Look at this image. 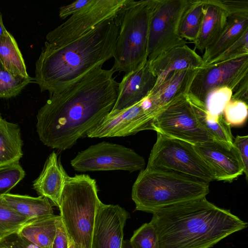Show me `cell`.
<instances>
[{
	"instance_id": "cell-42",
	"label": "cell",
	"mask_w": 248,
	"mask_h": 248,
	"mask_svg": "<svg viewBox=\"0 0 248 248\" xmlns=\"http://www.w3.org/2000/svg\"><path fill=\"white\" fill-rule=\"evenodd\" d=\"M68 248H75L73 243L68 239Z\"/></svg>"
},
{
	"instance_id": "cell-19",
	"label": "cell",
	"mask_w": 248,
	"mask_h": 248,
	"mask_svg": "<svg viewBox=\"0 0 248 248\" xmlns=\"http://www.w3.org/2000/svg\"><path fill=\"white\" fill-rule=\"evenodd\" d=\"M228 11L229 14L222 31L204 51L202 57V66L215 59L248 31V6Z\"/></svg>"
},
{
	"instance_id": "cell-9",
	"label": "cell",
	"mask_w": 248,
	"mask_h": 248,
	"mask_svg": "<svg viewBox=\"0 0 248 248\" xmlns=\"http://www.w3.org/2000/svg\"><path fill=\"white\" fill-rule=\"evenodd\" d=\"M151 130L193 144L215 140L197 122L188 93L162 109L155 117Z\"/></svg>"
},
{
	"instance_id": "cell-37",
	"label": "cell",
	"mask_w": 248,
	"mask_h": 248,
	"mask_svg": "<svg viewBox=\"0 0 248 248\" xmlns=\"http://www.w3.org/2000/svg\"><path fill=\"white\" fill-rule=\"evenodd\" d=\"M90 0H78L65 6L60 8L59 16L61 19H64L74 14L90 2Z\"/></svg>"
},
{
	"instance_id": "cell-17",
	"label": "cell",
	"mask_w": 248,
	"mask_h": 248,
	"mask_svg": "<svg viewBox=\"0 0 248 248\" xmlns=\"http://www.w3.org/2000/svg\"><path fill=\"white\" fill-rule=\"evenodd\" d=\"M156 80L148 61L136 70L125 74L119 83L117 99L111 111L127 108L143 100L154 88Z\"/></svg>"
},
{
	"instance_id": "cell-31",
	"label": "cell",
	"mask_w": 248,
	"mask_h": 248,
	"mask_svg": "<svg viewBox=\"0 0 248 248\" xmlns=\"http://www.w3.org/2000/svg\"><path fill=\"white\" fill-rule=\"evenodd\" d=\"M19 163L0 167V196L9 193L25 177Z\"/></svg>"
},
{
	"instance_id": "cell-36",
	"label": "cell",
	"mask_w": 248,
	"mask_h": 248,
	"mask_svg": "<svg viewBox=\"0 0 248 248\" xmlns=\"http://www.w3.org/2000/svg\"><path fill=\"white\" fill-rule=\"evenodd\" d=\"M233 145L236 149L241 161L246 180L248 177V136L238 135L233 140Z\"/></svg>"
},
{
	"instance_id": "cell-2",
	"label": "cell",
	"mask_w": 248,
	"mask_h": 248,
	"mask_svg": "<svg viewBox=\"0 0 248 248\" xmlns=\"http://www.w3.org/2000/svg\"><path fill=\"white\" fill-rule=\"evenodd\" d=\"M159 248H211L248 223L206 197L179 202L154 213Z\"/></svg>"
},
{
	"instance_id": "cell-10",
	"label": "cell",
	"mask_w": 248,
	"mask_h": 248,
	"mask_svg": "<svg viewBox=\"0 0 248 248\" xmlns=\"http://www.w3.org/2000/svg\"><path fill=\"white\" fill-rule=\"evenodd\" d=\"M125 0H90L46 35L45 44L58 47L82 36L106 20L115 16Z\"/></svg>"
},
{
	"instance_id": "cell-30",
	"label": "cell",
	"mask_w": 248,
	"mask_h": 248,
	"mask_svg": "<svg viewBox=\"0 0 248 248\" xmlns=\"http://www.w3.org/2000/svg\"><path fill=\"white\" fill-rule=\"evenodd\" d=\"M129 241L134 248H159L156 231L150 222L136 230Z\"/></svg>"
},
{
	"instance_id": "cell-24",
	"label": "cell",
	"mask_w": 248,
	"mask_h": 248,
	"mask_svg": "<svg viewBox=\"0 0 248 248\" xmlns=\"http://www.w3.org/2000/svg\"><path fill=\"white\" fill-rule=\"evenodd\" d=\"M1 203L30 220L53 214L52 204L45 197L7 193L0 197Z\"/></svg>"
},
{
	"instance_id": "cell-39",
	"label": "cell",
	"mask_w": 248,
	"mask_h": 248,
	"mask_svg": "<svg viewBox=\"0 0 248 248\" xmlns=\"http://www.w3.org/2000/svg\"><path fill=\"white\" fill-rule=\"evenodd\" d=\"M248 75L246 76L232 92V100H238L248 104Z\"/></svg>"
},
{
	"instance_id": "cell-18",
	"label": "cell",
	"mask_w": 248,
	"mask_h": 248,
	"mask_svg": "<svg viewBox=\"0 0 248 248\" xmlns=\"http://www.w3.org/2000/svg\"><path fill=\"white\" fill-rule=\"evenodd\" d=\"M156 77L154 88L158 86L171 72L188 68H200L203 64L202 58L186 44L173 47L148 62Z\"/></svg>"
},
{
	"instance_id": "cell-27",
	"label": "cell",
	"mask_w": 248,
	"mask_h": 248,
	"mask_svg": "<svg viewBox=\"0 0 248 248\" xmlns=\"http://www.w3.org/2000/svg\"><path fill=\"white\" fill-rule=\"evenodd\" d=\"M0 61L13 75L24 78L29 77L16 41L8 31L0 38Z\"/></svg>"
},
{
	"instance_id": "cell-23",
	"label": "cell",
	"mask_w": 248,
	"mask_h": 248,
	"mask_svg": "<svg viewBox=\"0 0 248 248\" xmlns=\"http://www.w3.org/2000/svg\"><path fill=\"white\" fill-rule=\"evenodd\" d=\"M188 95L194 115L201 126L215 140L232 145L233 140L231 126L225 121L223 114H212L203 103L189 94Z\"/></svg>"
},
{
	"instance_id": "cell-12",
	"label": "cell",
	"mask_w": 248,
	"mask_h": 248,
	"mask_svg": "<svg viewBox=\"0 0 248 248\" xmlns=\"http://www.w3.org/2000/svg\"><path fill=\"white\" fill-rule=\"evenodd\" d=\"M248 75V55L203 65L195 75L188 93L205 104L213 91L227 87L233 92Z\"/></svg>"
},
{
	"instance_id": "cell-5",
	"label": "cell",
	"mask_w": 248,
	"mask_h": 248,
	"mask_svg": "<svg viewBox=\"0 0 248 248\" xmlns=\"http://www.w3.org/2000/svg\"><path fill=\"white\" fill-rule=\"evenodd\" d=\"M209 184L176 174L145 168L132 186L136 210L154 213L163 207L206 197Z\"/></svg>"
},
{
	"instance_id": "cell-6",
	"label": "cell",
	"mask_w": 248,
	"mask_h": 248,
	"mask_svg": "<svg viewBox=\"0 0 248 248\" xmlns=\"http://www.w3.org/2000/svg\"><path fill=\"white\" fill-rule=\"evenodd\" d=\"M154 0H125L115 15L119 31L111 69L125 74L148 61L150 16Z\"/></svg>"
},
{
	"instance_id": "cell-16",
	"label": "cell",
	"mask_w": 248,
	"mask_h": 248,
	"mask_svg": "<svg viewBox=\"0 0 248 248\" xmlns=\"http://www.w3.org/2000/svg\"><path fill=\"white\" fill-rule=\"evenodd\" d=\"M141 101L120 111H110L87 137H125L147 130L146 112Z\"/></svg>"
},
{
	"instance_id": "cell-26",
	"label": "cell",
	"mask_w": 248,
	"mask_h": 248,
	"mask_svg": "<svg viewBox=\"0 0 248 248\" xmlns=\"http://www.w3.org/2000/svg\"><path fill=\"white\" fill-rule=\"evenodd\" d=\"M204 0H189L178 26V33L183 39L193 43L196 40L204 16Z\"/></svg>"
},
{
	"instance_id": "cell-11",
	"label": "cell",
	"mask_w": 248,
	"mask_h": 248,
	"mask_svg": "<svg viewBox=\"0 0 248 248\" xmlns=\"http://www.w3.org/2000/svg\"><path fill=\"white\" fill-rule=\"evenodd\" d=\"M71 165L80 172L123 170L132 172L142 170L145 162L131 148L103 141L79 152L71 161Z\"/></svg>"
},
{
	"instance_id": "cell-25",
	"label": "cell",
	"mask_w": 248,
	"mask_h": 248,
	"mask_svg": "<svg viewBox=\"0 0 248 248\" xmlns=\"http://www.w3.org/2000/svg\"><path fill=\"white\" fill-rule=\"evenodd\" d=\"M23 140L19 125L0 121V167L16 163L22 157Z\"/></svg>"
},
{
	"instance_id": "cell-22",
	"label": "cell",
	"mask_w": 248,
	"mask_h": 248,
	"mask_svg": "<svg viewBox=\"0 0 248 248\" xmlns=\"http://www.w3.org/2000/svg\"><path fill=\"white\" fill-rule=\"evenodd\" d=\"M60 215L54 214L30 220L16 232L40 248H52Z\"/></svg>"
},
{
	"instance_id": "cell-34",
	"label": "cell",
	"mask_w": 248,
	"mask_h": 248,
	"mask_svg": "<svg viewBox=\"0 0 248 248\" xmlns=\"http://www.w3.org/2000/svg\"><path fill=\"white\" fill-rule=\"evenodd\" d=\"M248 31H247L234 44L207 64L233 60L248 55Z\"/></svg>"
},
{
	"instance_id": "cell-38",
	"label": "cell",
	"mask_w": 248,
	"mask_h": 248,
	"mask_svg": "<svg viewBox=\"0 0 248 248\" xmlns=\"http://www.w3.org/2000/svg\"><path fill=\"white\" fill-rule=\"evenodd\" d=\"M68 238L61 218L58 220L52 248H68Z\"/></svg>"
},
{
	"instance_id": "cell-3",
	"label": "cell",
	"mask_w": 248,
	"mask_h": 248,
	"mask_svg": "<svg viewBox=\"0 0 248 248\" xmlns=\"http://www.w3.org/2000/svg\"><path fill=\"white\" fill-rule=\"evenodd\" d=\"M119 31L115 16L69 43L58 47L45 44L35 62L33 80L42 92L61 91L113 58Z\"/></svg>"
},
{
	"instance_id": "cell-32",
	"label": "cell",
	"mask_w": 248,
	"mask_h": 248,
	"mask_svg": "<svg viewBox=\"0 0 248 248\" xmlns=\"http://www.w3.org/2000/svg\"><path fill=\"white\" fill-rule=\"evenodd\" d=\"M248 104L238 100L231 99L226 105L223 116L230 126L243 125L248 117Z\"/></svg>"
},
{
	"instance_id": "cell-33",
	"label": "cell",
	"mask_w": 248,
	"mask_h": 248,
	"mask_svg": "<svg viewBox=\"0 0 248 248\" xmlns=\"http://www.w3.org/2000/svg\"><path fill=\"white\" fill-rule=\"evenodd\" d=\"M232 94V91L227 87L215 90L210 93L206 100L205 105L207 110L215 115L222 114Z\"/></svg>"
},
{
	"instance_id": "cell-28",
	"label": "cell",
	"mask_w": 248,
	"mask_h": 248,
	"mask_svg": "<svg viewBox=\"0 0 248 248\" xmlns=\"http://www.w3.org/2000/svg\"><path fill=\"white\" fill-rule=\"evenodd\" d=\"M33 80L29 77L24 78L9 72L0 61V98H10L17 96Z\"/></svg>"
},
{
	"instance_id": "cell-1",
	"label": "cell",
	"mask_w": 248,
	"mask_h": 248,
	"mask_svg": "<svg viewBox=\"0 0 248 248\" xmlns=\"http://www.w3.org/2000/svg\"><path fill=\"white\" fill-rule=\"evenodd\" d=\"M114 73L97 65L61 91L49 94L36 115L40 141L64 151L87 137L115 104L119 83Z\"/></svg>"
},
{
	"instance_id": "cell-14",
	"label": "cell",
	"mask_w": 248,
	"mask_h": 248,
	"mask_svg": "<svg viewBox=\"0 0 248 248\" xmlns=\"http://www.w3.org/2000/svg\"><path fill=\"white\" fill-rule=\"evenodd\" d=\"M193 146L212 169L216 181L232 182L244 173L241 161L233 144L231 145L214 140Z\"/></svg>"
},
{
	"instance_id": "cell-35",
	"label": "cell",
	"mask_w": 248,
	"mask_h": 248,
	"mask_svg": "<svg viewBox=\"0 0 248 248\" xmlns=\"http://www.w3.org/2000/svg\"><path fill=\"white\" fill-rule=\"evenodd\" d=\"M1 248H40L26 239L20 236L16 232L0 238Z\"/></svg>"
},
{
	"instance_id": "cell-7",
	"label": "cell",
	"mask_w": 248,
	"mask_h": 248,
	"mask_svg": "<svg viewBox=\"0 0 248 248\" xmlns=\"http://www.w3.org/2000/svg\"><path fill=\"white\" fill-rule=\"evenodd\" d=\"M146 168L159 170L209 184L213 171L193 144L157 133Z\"/></svg>"
},
{
	"instance_id": "cell-21",
	"label": "cell",
	"mask_w": 248,
	"mask_h": 248,
	"mask_svg": "<svg viewBox=\"0 0 248 248\" xmlns=\"http://www.w3.org/2000/svg\"><path fill=\"white\" fill-rule=\"evenodd\" d=\"M204 14L199 35L193 43L203 53L218 38L226 24L229 12L222 0H204Z\"/></svg>"
},
{
	"instance_id": "cell-44",
	"label": "cell",
	"mask_w": 248,
	"mask_h": 248,
	"mask_svg": "<svg viewBox=\"0 0 248 248\" xmlns=\"http://www.w3.org/2000/svg\"></svg>"
},
{
	"instance_id": "cell-15",
	"label": "cell",
	"mask_w": 248,
	"mask_h": 248,
	"mask_svg": "<svg viewBox=\"0 0 248 248\" xmlns=\"http://www.w3.org/2000/svg\"><path fill=\"white\" fill-rule=\"evenodd\" d=\"M129 217L120 205L101 202L96 216L93 248H123L124 228Z\"/></svg>"
},
{
	"instance_id": "cell-4",
	"label": "cell",
	"mask_w": 248,
	"mask_h": 248,
	"mask_svg": "<svg viewBox=\"0 0 248 248\" xmlns=\"http://www.w3.org/2000/svg\"><path fill=\"white\" fill-rule=\"evenodd\" d=\"M101 202L94 179L85 174L67 176L59 208L75 248H93L96 216Z\"/></svg>"
},
{
	"instance_id": "cell-13",
	"label": "cell",
	"mask_w": 248,
	"mask_h": 248,
	"mask_svg": "<svg viewBox=\"0 0 248 248\" xmlns=\"http://www.w3.org/2000/svg\"><path fill=\"white\" fill-rule=\"evenodd\" d=\"M198 69L188 68L171 72L142 100L149 130H151V124L155 117L162 109L175 99L188 93Z\"/></svg>"
},
{
	"instance_id": "cell-41",
	"label": "cell",
	"mask_w": 248,
	"mask_h": 248,
	"mask_svg": "<svg viewBox=\"0 0 248 248\" xmlns=\"http://www.w3.org/2000/svg\"><path fill=\"white\" fill-rule=\"evenodd\" d=\"M123 248H134L132 246L129 240H124Z\"/></svg>"
},
{
	"instance_id": "cell-29",
	"label": "cell",
	"mask_w": 248,
	"mask_h": 248,
	"mask_svg": "<svg viewBox=\"0 0 248 248\" xmlns=\"http://www.w3.org/2000/svg\"><path fill=\"white\" fill-rule=\"evenodd\" d=\"M30 220L24 216L1 203L0 201V238L17 232Z\"/></svg>"
},
{
	"instance_id": "cell-43",
	"label": "cell",
	"mask_w": 248,
	"mask_h": 248,
	"mask_svg": "<svg viewBox=\"0 0 248 248\" xmlns=\"http://www.w3.org/2000/svg\"><path fill=\"white\" fill-rule=\"evenodd\" d=\"M2 119L1 114L0 113V121Z\"/></svg>"
},
{
	"instance_id": "cell-8",
	"label": "cell",
	"mask_w": 248,
	"mask_h": 248,
	"mask_svg": "<svg viewBox=\"0 0 248 248\" xmlns=\"http://www.w3.org/2000/svg\"><path fill=\"white\" fill-rule=\"evenodd\" d=\"M189 0H154L148 30L147 55L150 62L164 51L186 44L178 33L182 15Z\"/></svg>"
},
{
	"instance_id": "cell-40",
	"label": "cell",
	"mask_w": 248,
	"mask_h": 248,
	"mask_svg": "<svg viewBox=\"0 0 248 248\" xmlns=\"http://www.w3.org/2000/svg\"><path fill=\"white\" fill-rule=\"evenodd\" d=\"M7 31L3 22L2 14L0 12V38L4 35Z\"/></svg>"
},
{
	"instance_id": "cell-20",
	"label": "cell",
	"mask_w": 248,
	"mask_h": 248,
	"mask_svg": "<svg viewBox=\"0 0 248 248\" xmlns=\"http://www.w3.org/2000/svg\"><path fill=\"white\" fill-rule=\"evenodd\" d=\"M68 175L57 155L53 151L46 159L39 176L33 182V188L40 196L47 198L58 208Z\"/></svg>"
}]
</instances>
